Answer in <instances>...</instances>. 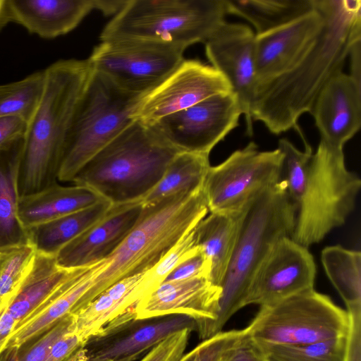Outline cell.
<instances>
[{
	"instance_id": "1",
	"label": "cell",
	"mask_w": 361,
	"mask_h": 361,
	"mask_svg": "<svg viewBox=\"0 0 361 361\" xmlns=\"http://www.w3.org/2000/svg\"><path fill=\"white\" fill-rule=\"evenodd\" d=\"M324 24L315 40L289 71L255 88L250 114L271 133L291 128L305 138L299 118L310 113L316 98L343 72L352 49L361 42L360 0H315Z\"/></svg>"
},
{
	"instance_id": "2",
	"label": "cell",
	"mask_w": 361,
	"mask_h": 361,
	"mask_svg": "<svg viewBox=\"0 0 361 361\" xmlns=\"http://www.w3.org/2000/svg\"><path fill=\"white\" fill-rule=\"evenodd\" d=\"M142 206L136 224L123 242L106 259L98 262L90 288L73 314L117 281L154 267L209 212L202 189L181 192Z\"/></svg>"
},
{
	"instance_id": "3",
	"label": "cell",
	"mask_w": 361,
	"mask_h": 361,
	"mask_svg": "<svg viewBox=\"0 0 361 361\" xmlns=\"http://www.w3.org/2000/svg\"><path fill=\"white\" fill-rule=\"evenodd\" d=\"M44 73L42 99L25 135L20 196L57 181L66 137L93 69L88 59H66L53 63Z\"/></svg>"
},
{
	"instance_id": "4",
	"label": "cell",
	"mask_w": 361,
	"mask_h": 361,
	"mask_svg": "<svg viewBox=\"0 0 361 361\" xmlns=\"http://www.w3.org/2000/svg\"><path fill=\"white\" fill-rule=\"evenodd\" d=\"M296 215L284 180L264 192L247 210L221 284L216 317L197 332L202 341L221 331L228 319L245 307L255 273L280 239L291 237Z\"/></svg>"
},
{
	"instance_id": "5",
	"label": "cell",
	"mask_w": 361,
	"mask_h": 361,
	"mask_svg": "<svg viewBox=\"0 0 361 361\" xmlns=\"http://www.w3.org/2000/svg\"><path fill=\"white\" fill-rule=\"evenodd\" d=\"M179 152L149 126L134 121L96 154L72 183L112 205L142 201Z\"/></svg>"
},
{
	"instance_id": "6",
	"label": "cell",
	"mask_w": 361,
	"mask_h": 361,
	"mask_svg": "<svg viewBox=\"0 0 361 361\" xmlns=\"http://www.w3.org/2000/svg\"><path fill=\"white\" fill-rule=\"evenodd\" d=\"M227 14L226 0H127L99 38L154 42L185 49L205 43Z\"/></svg>"
},
{
	"instance_id": "7",
	"label": "cell",
	"mask_w": 361,
	"mask_h": 361,
	"mask_svg": "<svg viewBox=\"0 0 361 361\" xmlns=\"http://www.w3.org/2000/svg\"><path fill=\"white\" fill-rule=\"evenodd\" d=\"M360 185L359 177L345 166L343 149L320 140L303 179L288 192L297 209L291 238L308 247L344 224Z\"/></svg>"
},
{
	"instance_id": "8",
	"label": "cell",
	"mask_w": 361,
	"mask_h": 361,
	"mask_svg": "<svg viewBox=\"0 0 361 361\" xmlns=\"http://www.w3.org/2000/svg\"><path fill=\"white\" fill-rule=\"evenodd\" d=\"M145 95L127 92L93 71L66 137L57 181L73 182L96 154L134 122L133 115Z\"/></svg>"
},
{
	"instance_id": "9",
	"label": "cell",
	"mask_w": 361,
	"mask_h": 361,
	"mask_svg": "<svg viewBox=\"0 0 361 361\" xmlns=\"http://www.w3.org/2000/svg\"><path fill=\"white\" fill-rule=\"evenodd\" d=\"M349 324L347 311L312 288L260 307L245 329L258 343L306 345L345 337Z\"/></svg>"
},
{
	"instance_id": "10",
	"label": "cell",
	"mask_w": 361,
	"mask_h": 361,
	"mask_svg": "<svg viewBox=\"0 0 361 361\" xmlns=\"http://www.w3.org/2000/svg\"><path fill=\"white\" fill-rule=\"evenodd\" d=\"M283 154L279 149L259 151L250 142L220 164L211 166L202 190L209 212L236 213L247 210L279 180Z\"/></svg>"
},
{
	"instance_id": "11",
	"label": "cell",
	"mask_w": 361,
	"mask_h": 361,
	"mask_svg": "<svg viewBox=\"0 0 361 361\" xmlns=\"http://www.w3.org/2000/svg\"><path fill=\"white\" fill-rule=\"evenodd\" d=\"M185 49L141 40L101 41L88 61L94 72L120 88L147 94L184 60Z\"/></svg>"
},
{
	"instance_id": "12",
	"label": "cell",
	"mask_w": 361,
	"mask_h": 361,
	"mask_svg": "<svg viewBox=\"0 0 361 361\" xmlns=\"http://www.w3.org/2000/svg\"><path fill=\"white\" fill-rule=\"evenodd\" d=\"M241 115L238 101L230 92L209 97L148 126L180 152L209 155L238 126Z\"/></svg>"
},
{
	"instance_id": "13",
	"label": "cell",
	"mask_w": 361,
	"mask_h": 361,
	"mask_svg": "<svg viewBox=\"0 0 361 361\" xmlns=\"http://www.w3.org/2000/svg\"><path fill=\"white\" fill-rule=\"evenodd\" d=\"M185 329H197L195 320L189 316L169 314L136 319L132 308L90 337L75 361L135 360L169 336Z\"/></svg>"
},
{
	"instance_id": "14",
	"label": "cell",
	"mask_w": 361,
	"mask_h": 361,
	"mask_svg": "<svg viewBox=\"0 0 361 361\" xmlns=\"http://www.w3.org/2000/svg\"><path fill=\"white\" fill-rule=\"evenodd\" d=\"M232 92L227 80L212 66L184 59L176 69L141 100L134 121L150 126L215 94Z\"/></svg>"
},
{
	"instance_id": "15",
	"label": "cell",
	"mask_w": 361,
	"mask_h": 361,
	"mask_svg": "<svg viewBox=\"0 0 361 361\" xmlns=\"http://www.w3.org/2000/svg\"><path fill=\"white\" fill-rule=\"evenodd\" d=\"M316 266L307 247L284 237L272 247L255 273L245 306L268 305L314 288Z\"/></svg>"
},
{
	"instance_id": "16",
	"label": "cell",
	"mask_w": 361,
	"mask_h": 361,
	"mask_svg": "<svg viewBox=\"0 0 361 361\" xmlns=\"http://www.w3.org/2000/svg\"><path fill=\"white\" fill-rule=\"evenodd\" d=\"M255 43L249 26L226 22L204 43L212 66L227 80L238 101L249 136L253 134L250 111L256 88Z\"/></svg>"
},
{
	"instance_id": "17",
	"label": "cell",
	"mask_w": 361,
	"mask_h": 361,
	"mask_svg": "<svg viewBox=\"0 0 361 361\" xmlns=\"http://www.w3.org/2000/svg\"><path fill=\"white\" fill-rule=\"evenodd\" d=\"M221 288L207 276L166 281L134 307L136 319L184 314L194 319L196 331L214 321L219 311Z\"/></svg>"
},
{
	"instance_id": "18",
	"label": "cell",
	"mask_w": 361,
	"mask_h": 361,
	"mask_svg": "<svg viewBox=\"0 0 361 361\" xmlns=\"http://www.w3.org/2000/svg\"><path fill=\"white\" fill-rule=\"evenodd\" d=\"M324 24L315 9L279 27L255 35L256 87L291 69L305 55Z\"/></svg>"
},
{
	"instance_id": "19",
	"label": "cell",
	"mask_w": 361,
	"mask_h": 361,
	"mask_svg": "<svg viewBox=\"0 0 361 361\" xmlns=\"http://www.w3.org/2000/svg\"><path fill=\"white\" fill-rule=\"evenodd\" d=\"M142 207V201L111 204L103 218L59 251L57 265L73 269L106 259L136 224Z\"/></svg>"
},
{
	"instance_id": "20",
	"label": "cell",
	"mask_w": 361,
	"mask_h": 361,
	"mask_svg": "<svg viewBox=\"0 0 361 361\" xmlns=\"http://www.w3.org/2000/svg\"><path fill=\"white\" fill-rule=\"evenodd\" d=\"M310 114L320 140L343 149L361 126V82L343 72L336 75L322 88Z\"/></svg>"
},
{
	"instance_id": "21",
	"label": "cell",
	"mask_w": 361,
	"mask_h": 361,
	"mask_svg": "<svg viewBox=\"0 0 361 361\" xmlns=\"http://www.w3.org/2000/svg\"><path fill=\"white\" fill-rule=\"evenodd\" d=\"M99 8V0H8L9 23L45 39L68 33Z\"/></svg>"
},
{
	"instance_id": "22",
	"label": "cell",
	"mask_w": 361,
	"mask_h": 361,
	"mask_svg": "<svg viewBox=\"0 0 361 361\" xmlns=\"http://www.w3.org/2000/svg\"><path fill=\"white\" fill-rule=\"evenodd\" d=\"M71 270L59 267L55 256L37 252L29 275L0 314V350L8 336L50 296Z\"/></svg>"
},
{
	"instance_id": "23",
	"label": "cell",
	"mask_w": 361,
	"mask_h": 361,
	"mask_svg": "<svg viewBox=\"0 0 361 361\" xmlns=\"http://www.w3.org/2000/svg\"><path fill=\"white\" fill-rule=\"evenodd\" d=\"M97 263L72 269L50 296L8 336L1 350L18 347L50 328L63 317L71 314L80 299L90 288Z\"/></svg>"
},
{
	"instance_id": "24",
	"label": "cell",
	"mask_w": 361,
	"mask_h": 361,
	"mask_svg": "<svg viewBox=\"0 0 361 361\" xmlns=\"http://www.w3.org/2000/svg\"><path fill=\"white\" fill-rule=\"evenodd\" d=\"M103 198L88 188L65 186L58 181L37 192L20 195L18 216L22 226L31 228L89 207Z\"/></svg>"
},
{
	"instance_id": "25",
	"label": "cell",
	"mask_w": 361,
	"mask_h": 361,
	"mask_svg": "<svg viewBox=\"0 0 361 361\" xmlns=\"http://www.w3.org/2000/svg\"><path fill=\"white\" fill-rule=\"evenodd\" d=\"M25 136L0 147V250L29 242L18 216Z\"/></svg>"
},
{
	"instance_id": "26",
	"label": "cell",
	"mask_w": 361,
	"mask_h": 361,
	"mask_svg": "<svg viewBox=\"0 0 361 361\" xmlns=\"http://www.w3.org/2000/svg\"><path fill=\"white\" fill-rule=\"evenodd\" d=\"M247 210L210 212L195 228L197 245L209 262V280L217 286L221 287Z\"/></svg>"
},
{
	"instance_id": "27",
	"label": "cell",
	"mask_w": 361,
	"mask_h": 361,
	"mask_svg": "<svg viewBox=\"0 0 361 361\" xmlns=\"http://www.w3.org/2000/svg\"><path fill=\"white\" fill-rule=\"evenodd\" d=\"M142 274L117 281L77 314H73L72 331L85 342L109 322L132 309L130 294Z\"/></svg>"
},
{
	"instance_id": "28",
	"label": "cell",
	"mask_w": 361,
	"mask_h": 361,
	"mask_svg": "<svg viewBox=\"0 0 361 361\" xmlns=\"http://www.w3.org/2000/svg\"><path fill=\"white\" fill-rule=\"evenodd\" d=\"M111 204L103 199L97 203L27 230L30 242L38 253L56 256L67 243L99 221Z\"/></svg>"
},
{
	"instance_id": "29",
	"label": "cell",
	"mask_w": 361,
	"mask_h": 361,
	"mask_svg": "<svg viewBox=\"0 0 361 361\" xmlns=\"http://www.w3.org/2000/svg\"><path fill=\"white\" fill-rule=\"evenodd\" d=\"M228 14L250 23L260 35L289 23L315 9V0H226Z\"/></svg>"
},
{
	"instance_id": "30",
	"label": "cell",
	"mask_w": 361,
	"mask_h": 361,
	"mask_svg": "<svg viewBox=\"0 0 361 361\" xmlns=\"http://www.w3.org/2000/svg\"><path fill=\"white\" fill-rule=\"evenodd\" d=\"M209 167V155L178 153L157 185L143 198L142 204L154 203L181 192H196L202 189Z\"/></svg>"
},
{
	"instance_id": "31",
	"label": "cell",
	"mask_w": 361,
	"mask_h": 361,
	"mask_svg": "<svg viewBox=\"0 0 361 361\" xmlns=\"http://www.w3.org/2000/svg\"><path fill=\"white\" fill-rule=\"evenodd\" d=\"M321 259L326 274L347 307L361 305V253L341 245L326 247Z\"/></svg>"
},
{
	"instance_id": "32",
	"label": "cell",
	"mask_w": 361,
	"mask_h": 361,
	"mask_svg": "<svg viewBox=\"0 0 361 361\" xmlns=\"http://www.w3.org/2000/svg\"><path fill=\"white\" fill-rule=\"evenodd\" d=\"M44 71L0 85V116H17L27 123L34 116L44 91Z\"/></svg>"
},
{
	"instance_id": "33",
	"label": "cell",
	"mask_w": 361,
	"mask_h": 361,
	"mask_svg": "<svg viewBox=\"0 0 361 361\" xmlns=\"http://www.w3.org/2000/svg\"><path fill=\"white\" fill-rule=\"evenodd\" d=\"M37 252L30 242L0 250V314L31 271Z\"/></svg>"
},
{
	"instance_id": "34",
	"label": "cell",
	"mask_w": 361,
	"mask_h": 361,
	"mask_svg": "<svg viewBox=\"0 0 361 361\" xmlns=\"http://www.w3.org/2000/svg\"><path fill=\"white\" fill-rule=\"evenodd\" d=\"M195 226L186 233L154 267L142 274L130 295L133 307L161 284L177 266L200 251L196 243Z\"/></svg>"
},
{
	"instance_id": "35",
	"label": "cell",
	"mask_w": 361,
	"mask_h": 361,
	"mask_svg": "<svg viewBox=\"0 0 361 361\" xmlns=\"http://www.w3.org/2000/svg\"><path fill=\"white\" fill-rule=\"evenodd\" d=\"M256 343L266 361H345L347 336L306 345Z\"/></svg>"
},
{
	"instance_id": "36",
	"label": "cell",
	"mask_w": 361,
	"mask_h": 361,
	"mask_svg": "<svg viewBox=\"0 0 361 361\" xmlns=\"http://www.w3.org/2000/svg\"><path fill=\"white\" fill-rule=\"evenodd\" d=\"M74 317L68 314L50 328L30 338L18 347L16 361H44L53 345L72 330Z\"/></svg>"
},
{
	"instance_id": "37",
	"label": "cell",
	"mask_w": 361,
	"mask_h": 361,
	"mask_svg": "<svg viewBox=\"0 0 361 361\" xmlns=\"http://www.w3.org/2000/svg\"><path fill=\"white\" fill-rule=\"evenodd\" d=\"M245 329L220 331L203 340L178 361H224L228 353L245 336Z\"/></svg>"
},
{
	"instance_id": "38",
	"label": "cell",
	"mask_w": 361,
	"mask_h": 361,
	"mask_svg": "<svg viewBox=\"0 0 361 361\" xmlns=\"http://www.w3.org/2000/svg\"><path fill=\"white\" fill-rule=\"evenodd\" d=\"M192 331L185 329L169 336L151 348L140 361H178L184 354Z\"/></svg>"
},
{
	"instance_id": "39",
	"label": "cell",
	"mask_w": 361,
	"mask_h": 361,
	"mask_svg": "<svg viewBox=\"0 0 361 361\" xmlns=\"http://www.w3.org/2000/svg\"><path fill=\"white\" fill-rule=\"evenodd\" d=\"M85 343L71 330L56 341L44 361H75Z\"/></svg>"
},
{
	"instance_id": "40",
	"label": "cell",
	"mask_w": 361,
	"mask_h": 361,
	"mask_svg": "<svg viewBox=\"0 0 361 361\" xmlns=\"http://www.w3.org/2000/svg\"><path fill=\"white\" fill-rule=\"evenodd\" d=\"M209 262L200 249L197 254L177 266L164 282L184 280L198 276L209 277Z\"/></svg>"
},
{
	"instance_id": "41",
	"label": "cell",
	"mask_w": 361,
	"mask_h": 361,
	"mask_svg": "<svg viewBox=\"0 0 361 361\" xmlns=\"http://www.w3.org/2000/svg\"><path fill=\"white\" fill-rule=\"evenodd\" d=\"M349 329L345 361H361V305L347 307Z\"/></svg>"
},
{
	"instance_id": "42",
	"label": "cell",
	"mask_w": 361,
	"mask_h": 361,
	"mask_svg": "<svg viewBox=\"0 0 361 361\" xmlns=\"http://www.w3.org/2000/svg\"><path fill=\"white\" fill-rule=\"evenodd\" d=\"M27 125L20 116H0V147L25 136Z\"/></svg>"
},
{
	"instance_id": "43",
	"label": "cell",
	"mask_w": 361,
	"mask_h": 361,
	"mask_svg": "<svg viewBox=\"0 0 361 361\" xmlns=\"http://www.w3.org/2000/svg\"><path fill=\"white\" fill-rule=\"evenodd\" d=\"M224 361H266V360L257 343L246 332Z\"/></svg>"
},
{
	"instance_id": "44",
	"label": "cell",
	"mask_w": 361,
	"mask_h": 361,
	"mask_svg": "<svg viewBox=\"0 0 361 361\" xmlns=\"http://www.w3.org/2000/svg\"><path fill=\"white\" fill-rule=\"evenodd\" d=\"M18 347H9L0 350V361H16Z\"/></svg>"
},
{
	"instance_id": "45",
	"label": "cell",
	"mask_w": 361,
	"mask_h": 361,
	"mask_svg": "<svg viewBox=\"0 0 361 361\" xmlns=\"http://www.w3.org/2000/svg\"><path fill=\"white\" fill-rule=\"evenodd\" d=\"M9 23L8 16V0H0V30Z\"/></svg>"
},
{
	"instance_id": "46",
	"label": "cell",
	"mask_w": 361,
	"mask_h": 361,
	"mask_svg": "<svg viewBox=\"0 0 361 361\" xmlns=\"http://www.w3.org/2000/svg\"><path fill=\"white\" fill-rule=\"evenodd\" d=\"M135 360L133 359H124V360H119V361H134Z\"/></svg>"
}]
</instances>
